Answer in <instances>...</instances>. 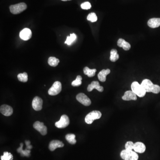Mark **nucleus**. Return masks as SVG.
Returning a JSON list of instances; mask_svg holds the SVG:
<instances>
[{
  "label": "nucleus",
  "instance_id": "nucleus-1",
  "mask_svg": "<svg viewBox=\"0 0 160 160\" xmlns=\"http://www.w3.org/2000/svg\"><path fill=\"white\" fill-rule=\"evenodd\" d=\"M141 85L143 87L146 92H152L157 94L160 92V87L157 84H154L149 80L146 79L144 80Z\"/></svg>",
  "mask_w": 160,
  "mask_h": 160
},
{
  "label": "nucleus",
  "instance_id": "nucleus-2",
  "mask_svg": "<svg viewBox=\"0 0 160 160\" xmlns=\"http://www.w3.org/2000/svg\"><path fill=\"white\" fill-rule=\"evenodd\" d=\"M131 87L132 91L133 92L139 97H144L146 95V90L138 82H133L131 84Z\"/></svg>",
  "mask_w": 160,
  "mask_h": 160
},
{
  "label": "nucleus",
  "instance_id": "nucleus-3",
  "mask_svg": "<svg viewBox=\"0 0 160 160\" xmlns=\"http://www.w3.org/2000/svg\"><path fill=\"white\" fill-rule=\"evenodd\" d=\"M121 157L124 160H138V155L136 152L125 149L121 153Z\"/></svg>",
  "mask_w": 160,
  "mask_h": 160
},
{
  "label": "nucleus",
  "instance_id": "nucleus-4",
  "mask_svg": "<svg viewBox=\"0 0 160 160\" xmlns=\"http://www.w3.org/2000/svg\"><path fill=\"white\" fill-rule=\"evenodd\" d=\"M101 115L102 114L101 112L97 110L93 111L86 116L84 121L88 124H91L95 120L100 119Z\"/></svg>",
  "mask_w": 160,
  "mask_h": 160
},
{
  "label": "nucleus",
  "instance_id": "nucleus-5",
  "mask_svg": "<svg viewBox=\"0 0 160 160\" xmlns=\"http://www.w3.org/2000/svg\"><path fill=\"white\" fill-rule=\"evenodd\" d=\"M27 8V5L23 2L16 5H11L10 7L11 13L14 14H18L23 12Z\"/></svg>",
  "mask_w": 160,
  "mask_h": 160
},
{
  "label": "nucleus",
  "instance_id": "nucleus-6",
  "mask_svg": "<svg viewBox=\"0 0 160 160\" xmlns=\"http://www.w3.org/2000/svg\"><path fill=\"white\" fill-rule=\"evenodd\" d=\"M62 89L61 83L58 81L55 82L52 84L51 87L49 89L48 93L51 96H55L59 94Z\"/></svg>",
  "mask_w": 160,
  "mask_h": 160
},
{
  "label": "nucleus",
  "instance_id": "nucleus-7",
  "mask_svg": "<svg viewBox=\"0 0 160 160\" xmlns=\"http://www.w3.org/2000/svg\"><path fill=\"white\" fill-rule=\"evenodd\" d=\"M69 117L66 115L61 116L60 120L56 122L55 126L59 129H63L67 127L69 124Z\"/></svg>",
  "mask_w": 160,
  "mask_h": 160
},
{
  "label": "nucleus",
  "instance_id": "nucleus-8",
  "mask_svg": "<svg viewBox=\"0 0 160 160\" xmlns=\"http://www.w3.org/2000/svg\"><path fill=\"white\" fill-rule=\"evenodd\" d=\"M76 99L80 103L86 106H88L91 104V101L86 95L83 93H80L76 96Z\"/></svg>",
  "mask_w": 160,
  "mask_h": 160
},
{
  "label": "nucleus",
  "instance_id": "nucleus-9",
  "mask_svg": "<svg viewBox=\"0 0 160 160\" xmlns=\"http://www.w3.org/2000/svg\"><path fill=\"white\" fill-rule=\"evenodd\" d=\"M33 128L35 129L41 133L42 135H46L47 133V128L44 125L42 122L37 121L34 123L33 125Z\"/></svg>",
  "mask_w": 160,
  "mask_h": 160
},
{
  "label": "nucleus",
  "instance_id": "nucleus-10",
  "mask_svg": "<svg viewBox=\"0 0 160 160\" xmlns=\"http://www.w3.org/2000/svg\"><path fill=\"white\" fill-rule=\"evenodd\" d=\"M43 101L40 97H36L32 101V107L35 110L40 111L42 108Z\"/></svg>",
  "mask_w": 160,
  "mask_h": 160
},
{
  "label": "nucleus",
  "instance_id": "nucleus-11",
  "mask_svg": "<svg viewBox=\"0 0 160 160\" xmlns=\"http://www.w3.org/2000/svg\"><path fill=\"white\" fill-rule=\"evenodd\" d=\"M20 37L22 40L28 41L31 38L32 36L31 30L28 28H25L20 33Z\"/></svg>",
  "mask_w": 160,
  "mask_h": 160
},
{
  "label": "nucleus",
  "instance_id": "nucleus-12",
  "mask_svg": "<svg viewBox=\"0 0 160 160\" xmlns=\"http://www.w3.org/2000/svg\"><path fill=\"white\" fill-rule=\"evenodd\" d=\"M0 111L3 115L5 116H10L13 114V109L10 106L3 105L1 106Z\"/></svg>",
  "mask_w": 160,
  "mask_h": 160
},
{
  "label": "nucleus",
  "instance_id": "nucleus-13",
  "mask_svg": "<svg viewBox=\"0 0 160 160\" xmlns=\"http://www.w3.org/2000/svg\"><path fill=\"white\" fill-rule=\"evenodd\" d=\"M94 89L98 90L100 92H102L104 90V88L100 86L99 82L97 81H93L88 85L87 88L88 91H92Z\"/></svg>",
  "mask_w": 160,
  "mask_h": 160
},
{
  "label": "nucleus",
  "instance_id": "nucleus-14",
  "mask_svg": "<svg viewBox=\"0 0 160 160\" xmlns=\"http://www.w3.org/2000/svg\"><path fill=\"white\" fill-rule=\"evenodd\" d=\"M122 99L124 101H136L137 99V95L132 91H127L125 93L124 95L122 96Z\"/></svg>",
  "mask_w": 160,
  "mask_h": 160
},
{
  "label": "nucleus",
  "instance_id": "nucleus-15",
  "mask_svg": "<svg viewBox=\"0 0 160 160\" xmlns=\"http://www.w3.org/2000/svg\"><path fill=\"white\" fill-rule=\"evenodd\" d=\"M64 146V144L62 143V142L58 140H53L50 143L49 148L50 150L53 151L56 148L63 147Z\"/></svg>",
  "mask_w": 160,
  "mask_h": 160
},
{
  "label": "nucleus",
  "instance_id": "nucleus-16",
  "mask_svg": "<svg viewBox=\"0 0 160 160\" xmlns=\"http://www.w3.org/2000/svg\"><path fill=\"white\" fill-rule=\"evenodd\" d=\"M146 147L144 144L141 142H137L134 144L133 149L136 152L142 153L145 152Z\"/></svg>",
  "mask_w": 160,
  "mask_h": 160
},
{
  "label": "nucleus",
  "instance_id": "nucleus-17",
  "mask_svg": "<svg viewBox=\"0 0 160 160\" xmlns=\"http://www.w3.org/2000/svg\"><path fill=\"white\" fill-rule=\"evenodd\" d=\"M148 25L151 28H156L160 26V18H153L148 21Z\"/></svg>",
  "mask_w": 160,
  "mask_h": 160
},
{
  "label": "nucleus",
  "instance_id": "nucleus-18",
  "mask_svg": "<svg viewBox=\"0 0 160 160\" xmlns=\"http://www.w3.org/2000/svg\"><path fill=\"white\" fill-rule=\"evenodd\" d=\"M117 46L120 47H121L125 50L128 51L131 48V45L129 43L126 42L125 40L122 38H120L117 41Z\"/></svg>",
  "mask_w": 160,
  "mask_h": 160
},
{
  "label": "nucleus",
  "instance_id": "nucleus-19",
  "mask_svg": "<svg viewBox=\"0 0 160 160\" xmlns=\"http://www.w3.org/2000/svg\"><path fill=\"white\" fill-rule=\"evenodd\" d=\"M110 69H103L101 71L99 72L98 74V78L99 81L101 82H105L106 80L107 75L110 74Z\"/></svg>",
  "mask_w": 160,
  "mask_h": 160
},
{
  "label": "nucleus",
  "instance_id": "nucleus-20",
  "mask_svg": "<svg viewBox=\"0 0 160 160\" xmlns=\"http://www.w3.org/2000/svg\"><path fill=\"white\" fill-rule=\"evenodd\" d=\"M84 74L86 75L89 78L94 77L96 74V69H90L88 67H84L83 69Z\"/></svg>",
  "mask_w": 160,
  "mask_h": 160
},
{
  "label": "nucleus",
  "instance_id": "nucleus-21",
  "mask_svg": "<svg viewBox=\"0 0 160 160\" xmlns=\"http://www.w3.org/2000/svg\"><path fill=\"white\" fill-rule=\"evenodd\" d=\"M20 147L17 149V151L18 153H20L21 156L23 157H29L30 156V150L29 149H26L25 150L22 149V147L23 144L22 143H20Z\"/></svg>",
  "mask_w": 160,
  "mask_h": 160
},
{
  "label": "nucleus",
  "instance_id": "nucleus-22",
  "mask_svg": "<svg viewBox=\"0 0 160 160\" xmlns=\"http://www.w3.org/2000/svg\"><path fill=\"white\" fill-rule=\"evenodd\" d=\"M119 58V56L117 53V51L116 50L113 49L110 51V60L112 62H115Z\"/></svg>",
  "mask_w": 160,
  "mask_h": 160
},
{
  "label": "nucleus",
  "instance_id": "nucleus-23",
  "mask_svg": "<svg viewBox=\"0 0 160 160\" xmlns=\"http://www.w3.org/2000/svg\"><path fill=\"white\" fill-rule=\"evenodd\" d=\"M59 62V60L56 57H49V59L48 61V62L49 65L52 67H56L57 66Z\"/></svg>",
  "mask_w": 160,
  "mask_h": 160
},
{
  "label": "nucleus",
  "instance_id": "nucleus-24",
  "mask_svg": "<svg viewBox=\"0 0 160 160\" xmlns=\"http://www.w3.org/2000/svg\"><path fill=\"white\" fill-rule=\"evenodd\" d=\"M77 39V36L75 33L70 34V36L67 37L66 41L65 42V44H67L69 46L72 45V43L76 41Z\"/></svg>",
  "mask_w": 160,
  "mask_h": 160
},
{
  "label": "nucleus",
  "instance_id": "nucleus-25",
  "mask_svg": "<svg viewBox=\"0 0 160 160\" xmlns=\"http://www.w3.org/2000/svg\"><path fill=\"white\" fill-rule=\"evenodd\" d=\"M75 138H76V136L74 134H71V133L67 134L65 136L66 140L68 141L69 143L71 144L72 145L75 144L76 142H77L76 139H75Z\"/></svg>",
  "mask_w": 160,
  "mask_h": 160
},
{
  "label": "nucleus",
  "instance_id": "nucleus-26",
  "mask_svg": "<svg viewBox=\"0 0 160 160\" xmlns=\"http://www.w3.org/2000/svg\"><path fill=\"white\" fill-rule=\"evenodd\" d=\"M18 79L19 81L23 82H26L28 81V74L24 72L22 74H19L18 75Z\"/></svg>",
  "mask_w": 160,
  "mask_h": 160
},
{
  "label": "nucleus",
  "instance_id": "nucleus-27",
  "mask_svg": "<svg viewBox=\"0 0 160 160\" xmlns=\"http://www.w3.org/2000/svg\"><path fill=\"white\" fill-rule=\"evenodd\" d=\"M82 77L80 75L77 76L76 80L73 81L72 82V86L74 87L79 86L80 85H81L82 84Z\"/></svg>",
  "mask_w": 160,
  "mask_h": 160
},
{
  "label": "nucleus",
  "instance_id": "nucleus-28",
  "mask_svg": "<svg viewBox=\"0 0 160 160\" xmlns=\"http://www.w3.org/2000/svg\"><path fill=\"white\" fill-rule=\"evenodd\" d=\"M1 160H13V156L10 153L5 152L3 156L1 157Z\"/></svg>",
  "mask_w": 160,
  "mask_h": 160
},
{
  "label": "nucleus",
  "instance_id": "nucleus-29",
  "mask_svg": "<svg viewBox=\"0 0 160 160\" xmlns=\"http://www.w3.org/2000/svg\"><path fill=\"white\" fill-rule=\"evenodd\" d=\"M87 19L92 22H94L97 21V17L96 14L94 13H90L88 15Z\"/></svg>",
  "mask_w": 160,
  "mask_h": 160
},
{
  "label": "nucleus",
  "instance_id": "nucleus-30",
  "mask_svg": "<svg viewBox=\"0 0 160 160\" xmlns=\"http://www.w3.org/2000/svg\"><path fill=\"white\" fill-rule=\"evenodd\" d=\"M134 144L132 142H127L125 144V149L128 150H132L133 149V147H134Z\"/></svg>",
  "mask_w": 160,
  "mask_h": 160
},
{
  "label": "nucleus",
  "instance_id": "nucleus-31",
  "mask_svg": "<svg viewBox=\"0 0 160 160\" xmlns=\"http://www.w3.org/2000/svg\"><path fill=\"white\" fill-rule=\"evenodd\" d=\"M81 7L83 10H89L91 8V5L89 2H85L81 4Z\"/></svg>",
  "mask_w": 160,
  "mask_h": 160
},
{
  "label": "nucleus",
  "instance_id": "nucleus-32",
  "mask_svg": "<svg viewBox=\"0 0 160 160\" xmlns=\"http://www.w3.org/2000/svg\"><path fill=\"white\" fill-rule=\"evenodd\" d=\"M25 144L27 146V149H30L32 148V146L30 145V142L29 141H25Z\"/></svg>",
  "mask_w": 160,
  "mask_h": 160
},
{
  "label": "nucleus",
  "instance_id": "nucleus-33",
  "mask_svg": "<svg viewBox=\"0 0 160 160\" xmlns=\"http://www.w3.org/2000/svg\"><path fill=\"white\" fill-rule=\"evenodd\" d=\"M62 1H71V0H61Z\"/></svg>",
  "mask_w": 160,
  "mask_h": 160
}]
</instances>
